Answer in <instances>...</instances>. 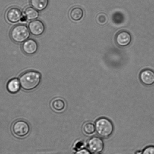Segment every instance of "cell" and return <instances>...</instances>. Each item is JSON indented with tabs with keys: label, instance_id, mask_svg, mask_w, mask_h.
<instances>
[{
	"label": "cell",
	"instance_id": "44dd1931",
	"mask_svg": "<svg viewBox=\"0 0 154 154\" xmlns=\"http://www.w3.org/2000/svg\"><path fill=\"white\" fill-rule=\"evenodd\" d=\"M142 151L140 150H138L135 152V154H142Z\"/></svg>",
	"mask_w": 154,
	"mask_h": 154
},
{
	"label": "cell",
	"instance_id": "ba28073f",
	"mask_svg": "<svg viewBox=\"0 0 154 154\" xmlns=\"http://www.w3.org/2000/svg\"><path fill=\"white\" fill-rule=\"evenodd\" d=\"M6 18L8 22L11 23H16L21 20L22 18V13L17 7L11 8L6 14Z\"/></svg>",
	"mask_w": 154,
	"mask_h": 154
},
{
	"label": "cell",
	"instance_id": "6da1fadb",
	"mask_svg": "<svg viewBox=\"0 0 154 154\" xmlns=\"http://www.w3.org/2000/svg\"><path fill=\"white\" fill-rule=\"evenodd\" d=\"M41 75L39 72L30 70L25 72L19 78L21 87L26 91H31L37 88L41 81Z\"/></svg>",
	"mask_w": 154,
	"mask_h": 154
},
{
	"label": "cell",
	"instance_id": "7c38bea8",
	"mask_svg": "<svg viewBox=\"0 0 154 154\" xmlns=\"http://www.w3.org/2000/svg\"><path fill=\"white\" fill-rule=\"evenodd\" d=\"M21 87L19 80L17 78L12 79L10 80L7 86L8 91L12 94L17 93L20 90Z\"/></svg>",
	"mask_w": 154,
	"mask_h": 154
},
{
	"label": "cell",
	"instance_id": "8992f818",
	"mask_svg": "<svg viewBox=\"0 0 154 154\" xmlns=\"http://www.w3.org/2000/svg\"><path fill=\"white\" fill-rule=\"evenodd\" d=\"M28 28L30 32L35 36L42 35L45 30L44 24L39 20H35L30 22L28 25Z\"/></svg>",
	"mask_w": 154,
	"mask_h": 154
},
{
	"label": "cell",
	"instance_id": "9a60e30c",
	"mask_svg": "<svg viewBox=\"0 0 154 154\" xmlns=\"http://www.w3.org/2000/svg\"><path fill=\"white\" fill-rule=\"evenodd\" d=\"M24 14L27 20H34L38 18L39 13L38 11L33 7H28L24 11Z\"/></svg>",
	"mask_w": 154,
	"mask_h": 154
},
{
	"label": "cell",
	"instance_id": "5bb4252c",
	"mask_svg": "<svg viewBox=\"0 0 154 154\" xmlns=\"http://www.w3.org/2000/svg\"><path fill=\"white\" fill-rule=\"evenodd\" d=\"M30 4L33 8L38 11L45 10L49 4V0H30Z\"/></svg>",
	"mask_w": 154,
	"mask_h": 154
},
{
	"label": "cell",
	"instance_id": "d6986e66",
	"mask_svg": "<svg viewBox=\"0 0 154 154\" xmlns=\"http://www.w3.org/2000/svg\"><path fill=\"white\" fill-rule=\"evenodd\" d=\"M142 154H154V146H149L142 151Z\"/></svg>",
	"mask_w": 154,
	"mask_h": 154
},
{
	"label": "cell",
	"instance_id": "7a4b0ae2",
	"mask_svg": "<svg viewBox=\"0 0 154 154\" xmlns=\"http://www.w3.org/2000/svg\"><path fill=\"white\" fill-rule=\"evenodd\" d=\"M96 132L99 137L107 138L111 137L114 131L112 122L108 118L101 117L98 119L95 123Z\"/></svg>",
	"mask_w": 154,
	"mask_h": 154
},
{
	"label": "cell",
	"instance_id": "7402d4cb",
	"mask_svg": "<svg viewBox=\"0 0 154 154\" xmlns=\"http://www.w3.org/2000/svg\"><path fill=\"white\" fill-rule=\"evenodd\" d=\"M93 154H102L101 153H93Z\"/></svg>",
	"mask_w": 154,
	"mask_h": 154
},
{
	"label": "cell",
	"instance_id": "3957f363",
	"mask_svg": "<svg viewBox=\"0 0 154 154\" xmlns=\"http://www.w3.org/2000/svg\"><path fill=\"white\" fill-rule=\"evenodd\" d=\"M28 27L26 25L20 24L14 27L10 32L12 40L17 43H22L28 40L30 35Z\"/></svg>",
	"mask_w": 154,
	"mask_h": 154
},
{
	"label": "cell",
	"instance_id": "2e32d148",
	"mask_svg": "<svg viewBox=\"0 0 154 154\" xmlns=\"http://www.w3.org/2000/svg\"><path fill=\"white\" fill-rule=\"evenodd\" d=\"M83 132L87 135H91L96 131V126L92 122H87L84 123L82 126Z\"/></svg>",
	"mask_w": 154,
	"mask_h": 154
},
{
	"label": "cell",
	"instance_id": "e0dca14e",
	"mask_svg": "<svg viewBox=\"0 0 154 154\" xmlns=\"http://www.w3.org/2000/svg\"><path fill=\"white\" fill-rule=\"evenodd\" d=\"M96 21L97 23L100 25H105L108 21V16L105 13H101L99 14L96 17Z\"/></svg>",
	"mask_w": 154,
	"mask_h": 154
},
{
	"label": "cell",
	"instance_id": "4fadbf2b",
	"mask_svg": "<svg viewBox=\"0 0 154 154\" xmlns=\"http://www.w3.org/2000/svg\"><path fill=\"white\" fill-rule=\"evenodd\" d=\"M84 11L81 8L76 7L73 8L69 12L71 19L74 21L81 20L83 16Z\"/></svg>",
	"mask_w": 154,
	"mask_h": 154
},
{
	"label": "cell",
	"instance_id": "277c9868",
	"mask_svg": "<svg viewBox=\"0 0 154 154\" xmlns=\"http://www.w3.org/2000/svg\"><path fill=\"white\" fill-rule=\"evenodd\" d=\"M11 131L15 136L19 138H24L30 133V127L25 120L19 119L14 122L12 125Z\"/></svg>",
	"mask_w": 154,
	"mask_h": 154
},
{
	"label": "cell",
	"instance_id": "9c48e42d",
	"mask_svg": "<svg viewBox=\"0 0 154 154\" xmlns=\"http://www.w3.org/2000/svg\"><path fill=\"white\" fill-rule=\"evenodd\" d=\"M140 79L141 82L145 85H154V72L151 69H144L140 73Z\"/></svg>",
	"mask_w": 154,
	"mask_h": 154
},
{
	"label": "cell",
	"instance_id": "30bf717a",
	"mask_svg": "<svg viewBox=\"0 0 154 154\" xmlns=\"http://www.w3.org/2000/svg\"><path fill=\"white\" fill-rule=\"evenodd\" d=\"M38 45L35 40L29 39L24 42L22 45V49L24 52L27 55H34L37 52L38 49Z\"/></svg>",
	"mask_w": 154,
	"mask_h": 154
},
{
	"label": "cell",
	"instance_id": "ac0fdd59",
	"mask_svg": "<svg viewBox=\"0 0 154 154\" xmlns=\"http://www.w3.org/2000/svg\"><path fill=\"white\" fill-rule=\"evenodd\" d=\"M125 18L123 14L120 12L114 13L112 16V20L115 23L120 25L124 21Z\"/></svg>",
	"mask_w": 154,
	"mask_h": 154
},
{
	"label": "cell",
	"instance_id": "ffe728a7",
	"mask_svg": "<svg viewBox=\"0 0 154 154\" xmlns=\"http://www.w3.org/2000/svg\"><path fill=\"white\" fill-rule=\"evenodd\" d=\"M74 154H91V152L88 149L85 148L80 149V150L77 151Z\"/></svg>",
	"mask_w": 154,
	"mask_h": 154
},
{
	"label": "cell",
	"instance_id": "8fae6325",
	"mask_svg": "<svg viewBox=\"0 0 154 154\" xmlns=\"http://www.w3.org/2000/svg\"><path fill=\"white\" fill-rule=\"evenodd\" d=\"M51 106L54 111L61 112L66 109V104L64 99L58 97L52 100L51 102Z\"/></svg>",
	"mask_w": 154,
	"mask_h": 154
},
{
	"label": "cell",
	"instance_id": "52a82bcc",
	"mask_svg": "<svg viewBox=\"0 0 154 154\" xmlns=\"http://www.w3.org/2000/svg\"><path fill=\"white\" fill-rule=\"evenodd\" d=\"M115 40L118 45L125 47L130 44L132 41V36L127 31H120L116 34Z\"/></svg>",
	"mask_w": 154,
	"mask_h": 154
},
{
	"label": "cell",
	"instance_id": "5b68a950",
	"mask_svg": "<svg viewBox=\"0 0 154 154\" xmlns=\"http://www.w3.org/2000/svg\"><path fill=\"white\" fill-rule=\"evenodd\" d=\"M87 146L91 153H101L104 150L105 144L103 140L100 137H93L87 141Z\"/></svg>",
	"mask_w": 154,
	"mask_h": 154
}]
</instances>
